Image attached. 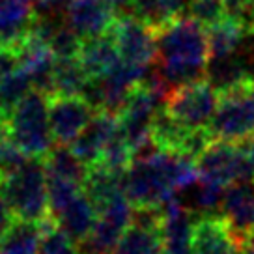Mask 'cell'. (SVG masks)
I'll return each instance as SVG.
<instances>
[{"mask_svg": "<svg viewBox=\"0 0 254 254\" xmlns=\"http://www.w3.org/2000/svg\"><path fill=\"white\" fill-rule=\"evenodd\" d=\"M207 30L190 17L176 19L157 30L155 67L170 90L207 79Z\"/></svg>", "mask_w": 254, "mask_h": 254, "instance_id": "1", "label": "cell"}, {"mask_svg": "<svg viewBox=\"0 0 254 254\" xmlns=\"http://www.w3.org/2000/svg\"><path fill=\"white\" fill-rule=\"evenodd\" d=\"M6 131L30 159H43L55 148L49 124V97L38 90L23 97L9 111Z\"/></svg>", "mask_w": 254, "mask_h": 254, "instance_id": "2", "label": "cell"}, {"mask_svg": "<svg viewBox=\"0 0 254 254\" xmlns=\"http://www.w3.org/2000/svg\"><path fill=\"white\" fill-rule=\"evenodd\" d=\"M0 194L17 221L43 222L51 217L47 194V170L40 159H30L19 172L0 182Z\"/></svg>", "mask_w": 254, "mask_h": 254, "instance_id": "3", "label": "cell"}, {"mask_svg": "<svg viewBox=\"0 0 254 254\" xmlns=\"http://www.w3.org/2000/svg\"><path fill=\"white\" fill-rule=\"evenodd\" d=\"M200 182L228 187L232 183L254 182V159L249 142L213 140L196 159Z\"/></svg>", "mask_w": 254, "mask_h": 254, "instance_id": "4", "label": "cell"}, {"mask_svg": "<svg viewBox=\"0 0 254 254\" xmlns=\"http://www.w3.org/2000/svg\"><path fill=\"white\" fill-rule=\"evenodd\" d=\"M253 82H239L219 92V105L209 124L215 140L249 142L254 136Z\"/></svg>", "mask_w": 254, "mask_h": 254, "instance_id": "5", "label": "cell"}, {"mask_svg": "<svg viewBox=\"0 0 254 254\" xmlns=\"http://www.w3.org/2000/svg\"><path fill=\"white\" fill-rule=\"evenodd\" d=\"M219 105V90L207 79L172 88L165 99V111L185 127H209Z\"/></svg>", "mask_w": 254, "mask_h": 254, "instance_id": "6", "label": "cell"}, {"mask_svg": "<svg viewBox=\"0 0 254 254\" xmlns=\"http://www.w3.org/2000/svg\"><path fill=\"white\" fill-rule=\"evenodd\" d=\"M111 32L118 45L120 60L138 67H150L157 56V32L135 15L116 17Z\"/></svg>", "mask_w": 254, "mask_h": 254, "instance_id": "7", "label": "cell"}, {"mask_svg": "<svg viewBox=\"0 0 254 254\" xmlns=\"http://www.w3.org/2000/svg\"><path fill=\"white\" fill-rule=\"evenodd\" d=\"M95 109L82 95H51L49 97V124L56 146H69L92 122Z\"/></svg>", "mask_w": 254, "mask_h": 254, "instance_id": "8", "label": "cell"}, {"mask_svg": "<svg viewBox=\"0 0 254 254\" xmlns=\"http://www.w3.org/2000/svg\"><path fill=\"white\" fill-rule=\"evenodd\" d=\"M163 224H161V238L165 254H190L192 243V228L196 217L183 200L174 194L163 206Z\"/></svg>", "mask_w": 254, "mask_h": 254, "instance_id": "9", "label": "cell"}, {"mask_svg": "<svg viewBox=\"0 0 254 254\" xmlns=\"http://www.w3.org/2000/svg\"><path fill=\"white\" fill-rule=\"evenodd\" d=\"M190 254H241V251L222 215H202L194 221Z\"/></svg>", "mask_w": 254, "mask_h": 254, "instance_id": "10", "label": "cell"}, {"mask_svg": "<svg viewBox=\"0 0 254 254\" xmlns=\"http://www.w3.org/2000/svg\"><path fill=\"white\" fill-rule=\"evenodd\" d=\"M120 127H122V124H120L118 114H112V112L107 111H95L92 122L69 144V150L84 165L92 167V165H95L99 161L105 146L111 142L112 136L118 133Z\"/></svg>", "mask_w": 254, "mask_h": 254, "instance_id": "11", "label": "cell"}, {"mask_svg": "<svg viewBox=\"0 0 254 254\" xmlns=\"http://www.w3.org/2000/svg\"><path fill=\"white\" fill-rule=\"evenodd\" d=\"M64 19L80 40H88L109 30L116 15L107 0H69Z\"/></svg>", "mask_w": 254, "mask_h": 254, "instance_id": "12", "label": "cell"}, {"mask_svg": "<svg viewBox=\"0 0 254 254\" xmlns=\"http://www.w3.org/2000/svg\"><path fill=\"white\" fill-rule=\"evenodd\" d=\"M221 215L228 221L234 236L241 239L254 232V182L232 183L224 189Z\"/></svg>", "mask_w": 254, "mask_h": 254, "instance_id": "13", "label": "cell"}, {"mask_svg": "<svg viewBox=\"0 0 254 254\" xmlns=\"http://www.w3.org/2000/svg\"><path fill=\"white\" fill-rule=\"evenodd\" d=\"M77 58H79L82 69L86 71L88 79H103L105 75L120 62L118 45H116V40H114V34L111 32V28L99 36H95V38L82 40Z\"/></svg>", "mask_w": 254, "mask_h": 254, "instance_id": "14", "label": "cell"}, {"mask_svg": "<svg viewBox=\"0 0 254 254\" xmlns=\"http://www.w3.org/2000/svg\"><path fill=\"white\" fill-rule=\"evenodd\" d=\"M34 19L32 0H0V47H19L28 36Z\"/></svg>", "mask_w": 254, "mask_h": 254, "instance_id": "15", "label": "cell"}, {"mask_svg": "<svg viewBox=\"0 0 254 254\" xmlns=\"http://www.w3.org/2000/svg\"><path fill=\"white\" fill-rule=\"evenodd\" d=\"M58 226L62 228L69 238L79 243L92 232L97 221V207L92 202V198L82 190L69 206L55 219Z\"/></svg>", "mask_w": 254, "mask_h": 254, "instance_id": "16", "label": "cell"}, {"mask_svg": "<svg viewBox=\"0 0 254 254\" xmlns=\"http://www.w3.org/2000/svg\"><path fill=\"white\" fill-rule=\"evenodd\" d=\"M88 79L86 71L82 69L79 58L69 56V58H56L55 69H53V95H84Z\"/></svg>", "mask_w": 254, "mask_h": 254, "instance_id": "17", "label": "cell"}, {"mask_svg": "<svg viewBox=\"0 0 254 254\" xmlns=\"http://www.w3.org/2000/svg\"><path fill=\"white\" fill-rule=\"evenodd\" d=\"M111 254H165L161 230L131 224Z\"/></svg>", "mask_w": 254, "mask_h": 254, "instance_id": "18", "label": "cell"}, {"mask_svg": "<svg viewBox=\"0 0 254 254\" xmlns=\"http://www.w3.org/2000/svg\"><path fill=\"white\" fill-rule=\"evenodd\" d=\"M249 30L243 28L239 23L232 19H224L215 26L207 28V41H209V60L215 58H224L232 55L234 51L241 47V43L245 41Z\"/></svg>", "mask_w": 254, "mask_h": 254, "instance_id": "19", "label": "cell"}, {"mask_svg": "<svg viewBox=\"0 0 254 254\" xmlns=\"http://www.w3.org/2000/svg\"><path fill=\"white\" fill-rule=\"evenodd\" d=\"M40 236L38 222L15 221L0 245V254H40Z\"/></svg>", "mask_w": 254, "mask_h": 254, "instance_id": "20", "label": "cell"}, {"mask_svg": "<svg viewBox=\"0 0 254 254\" xmlns=\"http://www.w3.org/2000/svg\"><path fill=\"white\" fill-rule=\"evenodd\" d=\"M43 165L49 174H56L73 180L82 185L84 189V182H86L88 176V165H84L71 150L69 146H56L53 148V151L49 153L47 157L43 159Z\"/></svg>", "mask_w": 254, "mask_h": 254, "instance_id": "21", "label": "cell"}, {"mask_svg": "<svg viewBox=\"0 0 254 254\" xmlns=\"http://www.w3.org/2000/svg\"><path fill=\"white\" fill-rule=\"evenodd\" d=\"M82 185L62 176L49 174L47 172V194H49V213L56 219L73 200L82 192Z\"/></svg>", "mask_w": 254, "mask_h": 254, "instance_id": "22", "label": "cell"}, {"mask_svg": "<svg viewBox=\"0 0 254 254\" xmlns=\"http://www.w3.org/2000/svg\"><path fill=\"white\" fill-rule=\"evenodd\" d=\"M40 254H80L79 245L58 226L53 217L40 222Z\"/></svg>", "mask_w": 254, "mask_h": 254, "instance_id": "23", "label": "cell"}, {"mask_svg": "<svg viewBox=\"0 0 254 254\" xmlns=\"http://www.w3.org/2000/svg\"><path fill=\"white\" fill-rule=\"evenodd\" d=\"M28 161L30 157L11 140L8 131L0 133V182L19 172Z\"/></svg>", "mask_w": 254, "mask_h": 254, "instance_id": "24", "label": "cell"}, {"mask_svg": "<svg viewBox=\"0 0 254 254\" xmlns=\"http://www.w3.org/2000/svg\"><path fill=\"white\" fill-rule=\"evenodd\" d=\"M34 86L32 80L28 79V75L23 73L21 69H17L15 73H11L8 79H4L0 82V101L6 107V111H11L23 97L30 94Z\"/></svg>", "mask_w": 254, "mask_h": 254, "instance_id": "25", "label": "cell"}, {"mask_svg": "<svg viewBox=\"0 0 254 254\" xmlns=\"http://www.w3.org/2000/svg\"><path fill=\"white\" fill-rule=\"evenodd\" d=\"M189 17L207 30L226 19V0H190Z\"/></svg>", "mask_w": 254, "mask_h": 254, "instance_id": "26", "label": "cell"}, {"mask_svg": "<svg viewBox=\"0 0 254 254\" xmlns=\"http://www.w3.org/2000/svg\"><path fill=\"white\" fill-rule=\"evenodd\" d=\"M133 15L140 19L144 24L157 32L163 26H167L170 21L167 17V6L165 0H135Z\"/></svg>", "mask_w": 254, "mask_h": 254, "instance_id": "27", "label": "cell"}, {"mask_svg": "<svg viewBox=\"0 0 254 254\" xmlns=\"http://www.w3.org/2000/svg\"><path fill=\"white\" fill-rule=\"evenodd\" d=\"M226 17L254 30V0H226Z\"/></svg>", "mask_w": 254, "mask_h": 254, "instance_id": "28", "label": "cell"}, {"mask_svg": "<svg viewBox=\"0 0 254 254\" xmlns=\"http://www.w3.org/2000/svg\"><path fill=\"white\" fill-rule=\"evenodd\" d=\"M19 69V56L11 47H0V82Z\"/></svg>", "mask_w": 254, "mask_h": 254, "instance_id": "29", "label": "cell"}, {"mask_svg": "<svg viewBox=\"0 0 254 254\" xmlns=\"http://www.w3.org/2000/svg\"><path fill=\"white\" fill-rule=\"evenodd\" d=\"M15 215L13 211L9 209L8 202L2 198V194H0V245H2V241L6 238V234L9 232V228L13 226V222H15Z\"/></svg>", "mask_w": 254, "mask_h": 254, "instance_id": "30", "label": "cell"}, {"mask_svg": "<svg viewBox=\"0 0 254 254\" xmlns=\"http://www.w3.org/2000/svg\"><path fill=\"white\" fill-rule=\"evenodd\" d=\"M107 4L111 6V9L114 11V15L116 17L133 15L135 0H107Z\"/></svg>", "mask_w": 254, "mask_h": 254, "instance_id": "31", "label": "cell"}, {"mask_svg": "<svg viewBox=\"0 0 254 254\" xmlns=\"http://www.w3.org/2000/svg\"><path fill=\"white\" fill-rule=\"evenodd\" d=\"M239 251H241V254H254V232L241 239Z\"/></svg>", "mask_w": 254, "mask_h": 254, "instance_id": "32", "label": "cell"}, {"mask_svg": "<svg viewBox=\"0 0 254 254\" xmlns=\"http://www.w3.org/2000/svg\"><path fill=\"white\" fill-rule=\"evenodd\" d=\"M8 114H9V112L6 111V107H4V105H2V101H0V133H4V131H6Z\"/></svg>", "mask_w": 254, "mask_h": 254, "instance_id": "33", "label": "cell"}, {"mask_svg": "<svg viewBox=\"0 0 254 254\" xmlns=\"http://www.w3.org/2000/svg\"><path fill=\"white\" fill-rule=\"evenodd\" d=\"M251 153H253V159H254V136L251 138Z\"/></svg>", "mask_w": 254, "mask_h": 254, "instance_id": "34", "label": "cell"}, {"mask_svg": "<svg viewBox=\"0 0 254 254\" xmlns=\"http://www.w3.org/2000/svg\"><path fill=\"white\" fill-rule=\"evenodd\" d=\"M251 95H253V101H254V80H253V84H251Z\"/></svg>", "mask_w": 254, "mask_h": 254, "instance_id": "35", "label": "cell"}]
</instances>
